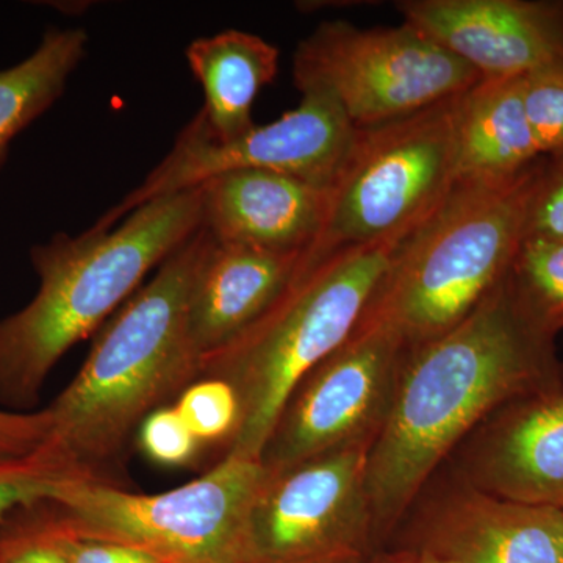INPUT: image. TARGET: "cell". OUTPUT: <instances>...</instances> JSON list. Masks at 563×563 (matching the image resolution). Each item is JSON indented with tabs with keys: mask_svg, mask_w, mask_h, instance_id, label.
<instances>
[{
	"mask_svg": "<svg viewBox=\"0 0 563 563\" xmlns=\"http://www.w3.org/2000/svg\"><path fill=\"white\" fill-rule=\"evenodd\" d=\"M506 279L461 324L404 354L366 468L377 540L401 525L426 485L492 413L563 388L555 336L521 310Z\"/></svg>",
	"mask_w": 563,
	"mask_h": 563,
	"instance_id": "obj_1",
	"label": "cell"
},
{
	"mask_svg": "<svg viewBox=\"0 0 563 563\" xmlns=\"http://www.w3.org/2000/svg\"><path fill=\"white\" fill-rule=\"evenodd\" d=\"M210 243L201 228L158 266L96 332L80 372L51 404L49 444L81 479L124 487L120 477L133 433L201 377L188 313Z\"/></svg>",
	"mask_w": 563,
	"mask_h": 563,
	"instance_id": "obj_2",
	"label": "cell"
},
{
	"mask_svg": "<svg viewBox=\"0 0 563 563\" xmlns=\"http://www.w3.org/2000/svg\"><path fill=\"white\" fill-rule=\"evenodd\" d=\"M201 228L198 187L143 203L114 228L58 232L32 246L38 291L0 318V402L29 412L66 352L98 332Z\"/></svg>",
	"mask_w": 563,
	"mask_h": 563,
	"instance_id": "obj_3",
	"label": "cell"
},
{
	"mask_svg": "<svg viewBox=\"0 0 563 563\" xmlns=\"http://www.w3.org/2000/svg\"><path fill=\"white\" fill-rule=\"evenodd\" d=\"M401 243L301 258L276 302L239 339L203 358L199 379L224 380L240 399L239 431L225 454L261 461L291 393L350 339Z\"/></svg>",
	"mask_w": 563,
	"mask_h": 563,
	"instance_id": "obj_4",
	"label": "cell"
},
{
	"mask_svg": "<svg viewBox=\"0 0 563 563\" xmlns=\"http://www.w3.org/2000/svg\"><path fill=\"white\" fill-rule=\"evenodd\" d=\"M542 161L510 179H459L399 244L362 318L387 324L406 350L461 324L509 274Z\"/></svg>",
	"mask_w": 563,
	"mask_h": 563,
	"instance_id": "obj_5",
	"label": "cell"
},
{
	"mask_svg": "<svg viewBox=\"0 0 563 563\" xmlns=\"http://www.w3.org/2000/svg\"><path fill=\"white\" fill-rule=\"evenodd\" d=\"M268 470L224 454L198 479L143 495L69 477L58 485L49 521L62 531L139 548L161 563H250V517Z\"/></svg>",
	"mask_w": 563,
	"mask_h": 563,
	"instance_id": "obj_6",
	"label": "cell"
},
{
	"mask_svg": "<svg viewBox=\"0 0 563 563\" xmlns=\"http://www.w3.org/2000/svg\"><path fill=\"white\" fill-rule=\"evenodd\" d=\"M461 95L355 129L306 261L343 247L404 242L439 209L459 180L455 113Z\"/></svg>",
	"mask_w": 563,
	"mask_h": 563,
	"instance_id": "obj_7",
	"label": "cell"
},
{
	"mask_svg": "<svg viewBox=\"0 0 563 563\" xmlns=\"http://www.w3.org/2000/svg\"><path fill=\"white\" fill-rule=\"evenodd\" d=\"M299 91L329 92L355 129L372 128L453 98L483 77L410 25L362 29L322 22L298 44Z\"/></svg>",
	"mask_w": 563,
	"mask_h": 563,
	"instance_id": "obj_8",
	"label": "cell"
},
{
	"mask_svg": "<svg viewBox=\"0 0 563 563\" xmlns=\"http://www.w3.org/2000/svg\"><path fill=\"white\" fill-rule=\"evenodd\" d=\"M296 109L269 124H255L231 141H214L198 117L177 136L172 152L135 190L95 222L111 229L143 203L201 187L221 174L263 169L329 188L342 168L355 128L329 92L303 90Z\"/></svg>",
	"mask_w": 563,
	"mask_h": 563,
	"instance_id": "obj_9",
	"label": "cell"
},
{
	"mask_svg": "<svg viewBox=\"0 0 563 563\" xmlns=\"http://www.w3.org/2000/svg\"><path fill=\"white\" fill-rule=\"evenodd\" d=\"M404 354L398 333L362 318L350 339L291 393L262 453L268 473L344 448L373 446L390 412Z\"/></svg>",
	"mask_w": 563,
	"mask_h": 563,
	"instance_id": "obj_10",
	"label": "cell"
},
{
	"mask_svg": "<svg viewBox=\"0 0 563 563\" xmlns=\"http://www.w3.org/2000/svg\"><path fill=\"white\" fill-rule=\"evenodd\" d=\"M369 444L268 473L250 517V563H365L376 544Z\"/></svg>",
	"mask_w": 563,
	"mask_h": 563,
	"instance_id": "obj_11",
	"label": "cell"
},
{
	"mask_svg": "<svg viewBox=\"0 0 563 563\" xmlns=\"http://www.w3.org/2000/svg\"><path fill=\"white\" fill-rule=\"evenodd\" d=\"M426 487L410 547L453 563H563L561 507L499 498L453 474Z\"/></svg>",
	"mask_w": 563,
	"mask_h": 563,
	"instance_id": "obj_12",
	"label": "cell"
},
{
	"mask_svg": "<svg viewBox=\"0 0 563 563\" xmlns=\"http://www.w3.org/2000/svg\"><path fill=\"white\" fill-rule=\"evenodd\" d=\"M404 24L484 79H515L563 58V0H401Z\"/></svg>",
	"mask_w": 563,
	"mask_h": 563,
	"instance_id": "obj_13",
	"label": "cell"
},
{
	"mask_svg": "<svg viewBox=\"0 0 563 563\" xmlns=\"http://www.w3.org/2000/svg\"><path fill=\"white\" fill-rule=\"evenodd\" d=\"M451 459V474L479 490L563 509V388L496 410Z\"/></svg>",
	"mask_w": 563,
	"mask_h": 563,
	"instance_id": "obj_14",
	"label": "cell"
},
{
	"mask_svg": "<svg viewBox=\"0 0 563 563\" xmlns=\"http://www.w3.org/2000/svg\"><path fill=\"white\" fill-rule=\"evenodd\" d=\"M202 228L217 242L306 254L321 233L328 188L287 174L242 169L201 185Z\"/></svg>",
	"mask_w": 563,
	"mask_h": 563,
	"instance_id": "obj_15",
	"label": "cell"
},
{
	"mask_svg": "<svg viewBox=\"0 0 563 563\" xmlns=\"http://www.w3.org/2000/svg\"><path fill=\"white\" fill-rule=\"evenodd\" d=\"M302 255L221 243L211 236L188 313L191 344L201 362L239 339L276 302Z\"/></svg>",
	"mask_w": 563,
	"mask_h": 563,
	"instance_id": "obj_16",
	"label": "cell"
},
{
	"mask_svg": "<svg viewBox=\"0 0 563 563\" xmlns=\"http://www.w3.org/2000/svg\"><path fill=\"white\" fill-rule=\"evenodd\" d=\"M185 57L202 87L207 136L224 143L251 131L255 98L279 73V49L254 33L222 31L192 41Z\"/></svg>",
	"mask_w": 563,
	"mask_h": 563,
	"instance_id": "obj_17",
	"label": "cell"
},
{
	"mask_svg": "<svg viewBox=\"0 0 563 563\" xmlns=\"http://www.w3.org/2000/svg\"><path fill=\"white\" fill-rule=\"evenodd\" d=\"M459 179H510L540 158L526 117L521 77L481 79L459 96Z\"/></svg>",
	"mask_w": 563,
	"mask_h": 563,
	"instance_id": "obj_18",
	"label": "cell"
},
{
	"mask_svg": "<svg viewBox=\"0 0 563 563\" xmlns=\"http://www.w3.org/2000/svg\"><path fill=\"white\" fill-rule=\"evenodd\" d=\"M88 41L85 29H47L25 60L0 70V168L11 141L62 98Z\"/></svg>",
	"mask_w": 563,
	"mask_h": 563,
	"instance_id": "obj_19",
	"label": "cell"
},
{
	"mask_svg": "<svg viewBox=\"0 0 563 563\" xmlns=\"http://www.w3.org/2000/svg\"><path fill=\"white\" fill-rule=\"evenodd\" d=\"M507 285L521 310L551 335L563 331V240L526 235Z\"/></svg>",
	"mask_w": 563,
	"mask_h": 563,
	"instance_id": "obj_20",
	"label": "cell"
},
{
	"mask_svg": "<svg viewBox=\"0 0 563 563\" xmlns=\"http://www.w3.org/2000/svg\"><path fill=\"white\" fill-rule=\"evenodd\" d=\"M80 477L49 443L24 459H0V521L25 507L46 506L58 485Z\"/></svg>",
	"mask_w": 563,
	"mask_h": 563,
	"instance_id": "obj_21",
	"label": "cell"
},
{
	"mask_svg": "<svg viewBox=\"0 0 563 563\" xmlns=\"http://www.w3.org/2000/svg\"><path fill=\"white\" fill-rule=\"evenodd\" d=\"M199 442H232L239 431L242 409L232 385L221 379H199L173 404Z\"/></svg>",
	"mask_w": 563,
	"mask_h": 563,
	"instance_id": "obj_22",
	"label": "cell"
},
{
	"mask_svg": "<svg viewBox=\"0 0 563 563\" xmlns=\"http://www.w3.org/2000/svg\"><path fill=\"white\" fill-rule=\"evenodd\" d=\"M526 117L543 157L563 152V58L521 77Z\"/></svg>",
	"mask_w": 563,
	"mask_h": 563,
	"instance_id": "obj_23",
	"label": "cell"
},
{
	"mask_svg": "<svg viewBox=\"0 0 563 563\" xmlns=\"http://www.w3.org/2000/svg\"><path fill=\"white\" fill-rule=\"evenodd\" d=\"M136 433L141 453L147 461L166 468L190 465L202 446L174 406L152 412Z\"/></svg>",
	"mask_w": 563,
	"mask_h": 563,
	"instance_id": "obj_24",
	"label": "cell"
},
{
	"mask_svg": "<svg viewBox=\"0 0 563 563\" xmlns=\"http://www.w3.org/2000/svg\"><path fill=\"white\" fill-rule=\"evenodd\" d=\"M563 240V152L543 157L533 185L526 235Z\"/></svg>",
	"mask_w": 563,
	"mask_h": 563,
	"instance_id": "obj_25",
	"label": "cell"
},
{
	"mask_svg": "<svg viewBox=\"0 0 563 563\" xmlns=\"http://www.w3.org/2000/svg\"><path fill=\"white\" fill-rule=\"evenodd\" d=\"M65 563H161L139 548L109 540L88 539L46 523L40 529Z\"/></svg>",
	"mask_w": 563,
	"mask_h": 563,
	"instance_id": "obj_26",
	"label": "cell"
},
{
	"mask_svg": "<svg viewBox=\"0 0 563 563\" xmlns=\"http://www.w3.org/2000/svg\"><path fill=\"white\" fill-rule=\"evenodd\" d=\"M54 413L49 407L35 412L0 409V459H24L51 442Z\"/></svg>",
	"mask_w": 563,
	"mask_h": 563,
	"instance_id": "obj_27",
	"label": "cell"
},
{
	"mask_svg": "<svg viewBox=\"0 0 563 563\" xmlns=\"http://www.w3.org/2000/svg\"><path fill=\"white\" fill-rule=\"evenodd\" d=\"M0 563H65V561L44 539L38 529L7 543L0 551Z\"/></svg>",
	"mask_w": 563,
	"mask_h": 563,
	"instance_id": "obj_28",
	"label": "cell"
},
{
	"mask_svg": "<svg viewBox=\"0 0 563 563\" xmlns=\"http://www.w3.org/2000/svg\"><path fill=\"white\" fill-rule=\"evenodd\" d=\"M374 563H453L443 561L428 551L418 550V548L407 547L395 553L373 558Z\"/></svg>",
	"mask_w": 563,
	"mask_h": 563,
	"instance_id": "obj_29",
	"label": "cell"
},
{
	"mask_svg": "<svg viewBox=\"0 0 563 563\" xmlns=\"http://www.w3.org/2000/svg\"><path fill=\"white\" fill-rule=\"evenodd\" d=\"M365 563H374V562H373V558H372V559H369V561H368V562H365Z\"/></svg>",
	"mask_w": 563,
	"mask_h": 563,
	"instance_id": "obj_30",
	"label": "cell"
}]
</instances>
